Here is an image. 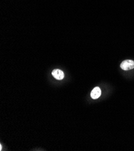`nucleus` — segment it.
<instances>
[{
	"label": "nucleus",
	"instance_id": "1",
	"mask_svg": "<svg viewBox=\"0 0 134 151\" xmlns=\"http://www.w3.org/2000/svg\"><path fill=\"white\" fill-rule=\"evenodd\" d=\"M120 67L124 71H129L134 68V61L132 60H126L120 64Z\"/></svg>",
	"mask_w": 134,
	"mask_h": 151
},
{
	"label": "nucleus",
	"instance_id": "2",
	"mask_svg": "<svg viewBox=\"0 0 134 151\" xmlns=\"http://www.w3.org/2000/svg\"><path fill=\"white\" fill-rule=\"evenodd\" d=\"M52 75L55 79L58 80H63L64 77H65V74H64L63 72L60 69H54L52 72Z\"/></svg>",
	"mask_w": 134,
	"mask_h": 151
},
{
	"label": "nucleus",
	"instance_id": "3",
	"mask_svg": "<svg viewBox=\"0 0 134 151\" xmlns=\"http://www.w3.org/2000/svg\"><path fill=\"white\" fill-rule=\"evenodd\" d=\"M100 95H101V90L100 89V87H94L90 94L92 98L93 99H98L100 96Z\"/></svg>",
	"mask_w": 134,
	"mask_h": 151
}]
</instances>
